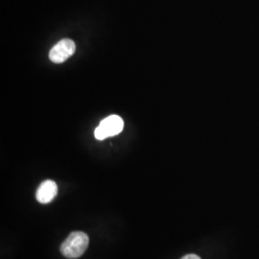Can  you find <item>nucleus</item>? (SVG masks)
I'll use <instances>...</instances> for the list:
<instances>
[{
  "label": "nucleus",
  "instance_id": "obj_1",
  "mask_svg": "<svg viewBox=\"0 0 259 259\" xmlns=\"http://www.w3.org/2000/svg\"><path fill=\"white\" fill-rule=\"evenodd\" d=\"M89 242V236L84 232H72L62 244L61 252L66 258H79L85 252Z\"/></svg>",
  "mask_w": 259,
  "mask_h": 259
},
{
  "label": "nucleus",
  "instance_id": "obj_3",
  "mask_svg": "<svg viewBox=\"0 0 259 259\" xmlns=\"http://www.w3.org/2000/svg\"><path fill=\"white\" fill-rule=\"evenodd\" d=\"M75 49L76 46L73 40L67 38L62 39L51 48L49 52V59L55 64H62L70 56L74 54Z\"/></svg>",
  "mask_w": 259,
  "mask_h": 259
},
{
  "label": "nucleus",
  "instance_id": "obj_5",
  "mask_svg": "<svg viewBox=\"0 0 259 259\" xmlns=\"http://www.w3.org/2000/svg\"><path fill=\"white\" fill-rule=\"evenodd\" d=\"M182 259H201L198 255L196 254H188V255H185V257H183Z\"/></svg>",
  "mask_w": 259,
  "mask_h": 259
},
{
  "label": "nucleus",
  "instance_id": "obj_4",
  "mask_svg": "<svg viewBox=\"0 0 259 259\" xmlns=\"http://www.w3.org/2000/svg\"><path fill=\"white\" fill-rule=\"evenodd\" d=\"M57 193H58V186L56 185L55 182L51 180H47L37 188V194H36L37 202L40 204H48L53 201Z\"/></svg>",
  "mask_w": 259,
  "mask_h": 259
},
{
  "label": "nucleus",
  "instance_id": "obj_2",
  "mask_svg": "<svg viewBox=\"0 0 259 259\" xmlns=\"http://www.w3.org/2000/svg\"><path fill=\"white\" fill-rule=\"evenodd\" d=\"M124 128V122L118 115H111L101 121L94 131V137L99 140L118 135Z\"/></svg>",
  "mask_w": 259,
  "mask_h": 259
}]
</instances>
